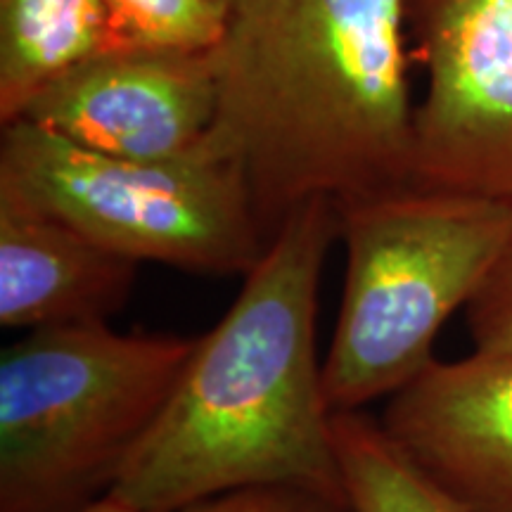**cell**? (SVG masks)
I'll use <instances>...</instances> for the list:
<instances>
[{"label":"cell","mask_w":512,"mask_h":512,"mask_svg":"<svg viewBox=\"0 0 512 512\" xmlns=\"http://www.w3.org/2000/svg\"><path fill=\"white\" fill-rule=\"evenodd\" d=\"M337 240L328 197L278 223L226 316L195 339L114 498L181 512L235 489L294 486L347 503L316 354L320 273Z\"/></svg>","instance_id":"6da1fadb"},{"label":"cell","mask_w":512,"mask_h":512,"mask_svg":"<svg viewBox=\"0 0 512 512\" xmlns=\"http://www.w3.org/2000/svg\"><path fill=\"white\" fill-rule=\"evenodd\" d=\"M406 0H235L207 155L235 164L271 238L313 197L411 185Z\"/></svg>","instance_id":"7a4b0ae2"},{"label":"cell","mask_w":512,"mask_h":512,"mask_svg":"<svg viewBox=\"0 0 512 512\" xmlns=\"http://www.w3.org/2000/svg\"><path fill=\"white\" fill-rule=\"evenodd\" d=\"M335 209L347 268L323 392L330 411H361L437 361L441 328L475 299L512 238V204L403 185Z\"/></svg>","instance_id":"3957f363"},{"label":"cell","mask_w":512,"mask_h":512,"mask_svg":"<svg viewBox=\"0 0 512 512\" xmlns=\"http://www.w3.org/2000/svg\"><path fill=\"white\" fill-rule=\"evenodd\" d=\"M195 339L107 323L31 330L0 354V512L110 496L174 394Z\"/></svg>","instance_id":"277c9868"},{"label":"cell","mask_w":512,"mask_h":512,"mask_svg":"<svg viewBox=\"0 0 512 512\" xmlns=\"http://www.w3.org/2000/svg\"><path fill=\"white\" fill-rule=\"evenodd\" d=\"M0 195L55 216L126 259L247 275L268 247L235 164L143 162L88 150L34 121L3 126Z\"/></svg>","instance_id":"5b68a950"},{"label":"cell","mask_w":512,"mask_h":512,"mask_svg":"<svg viewBox=\"0 0 512 512\" xmlns=\"http://www.w3.org/2000/svg\"><path fill=\"white\" fill-rule=\"evenodd\" d=\"M427 74L411 185L512 204V0H406Z\"/></svg>","instance_id":"8992f818"},{"label":"cell","mask_w":512,"mask_h":512,"mask_svg":"<svg viewBox=\"0 0 512 512\" xmlns=\"http://www.w3.org/2000/svg\"><path fill=\"white\" fill-rule=\"evenodd\" d=\"M216 105V50H107L50 83L22 119L105 155L171 162L207 155Z\"/></svg>","instance_id":"52a82bcc"},{"label":"cell","mask_w":512,"mask_h":512,"mask_svg":"<svg viewBox=\"0 0 512 512\" xmlns=\"http://www.w3.org/2000/svg\"><path fill=\"white\" fill-rule=\"evenodd\" d=\"M380 422L472 512H512V354L437 358Z\"/></svg>","instance_id":"ba28073f"},{"label":"cell","mask_w":512,"mask_h":512,"mask_svg":"<svg viewBox=\"0 0 512 512\" xmlns=\"http://www.w3.org/2000/svg\"><path fill=\"white\" fill-rule=\"evenodd\" d=\"M138 266L69 223L0 195L3 328L107 323L131 297Z\"/></svg>","instance_id":"9c48e42d"},{"label":"cell","mask_w":512,"mask_h":512,"mask_svg":"<svg viewBox=\"0 0 512 512\" xmlns=\"http://www.w3.org/2000/svg\"><path fill=\"white\" fill-rule=\"evenodd\" d=\"M105 0H0V121L22 119L50 83L105 53Z\"/></svg>","instance_id":"30bf717a"},{"label":"cell","mask_w":512,"mask_h":512,"mask_svg":"<svg viewBox=\"0 0 512 512\" xmlns=\"http://www.w3.org/2000/svg\"><path fill=\"white\" fill-rule=\"evenodd\" d=\"M332 444L351 512H472L361 411H332Z\"/></svg>","instance_id":"8fae6325"},{"label":"cell","mask_w":512,"mask_h":512,"mask_svg":"<svg viewBox=\"0 0 512 512\" xmlns=\"http://www.w3.org/2000/svg\"><path fill=\"white\" fill-rule=\"evenodd\" d=\"M233 8L235 0H105L107 50H216Z\"/></svg>","instance_id":"7c38bea8"},{"label":"cell","mask_w":512,"mask_h":512,"mask_svg":"<svg viewBox=\"0 0 512 512\" xmlns=\"http://www.w3.org/2000/svg\"><path fill=\"white\" fill-rule=\"evenodd\" d=\"M472 349L512 354V238L465 309Z\"/></svg>","instance_id":"4fadbf2b"},{"label":"cell","mask_w":512,"mask_h":512,"mask_svg":"<svg viewBox=\"0 0 512 512\" xmlns=\"http://www.w3.org/2000/svg\"><path fill=\"white\" fill-rule=\"evenodd\" d=\"M181 512H351L347 503L294 486H249L211 496Z\"/></svg>","instance_id":"5bb4252c"},{"label":"cell","mask_w":512,"mask_h":512,"mask_svg":"<svg viewBox=\"0 0 512 512\" xmlns=\"http://www.w3.org/2000/svg\"><path fill=\"white\" fill-rule=\"evenodd\" d=\"M79 512H140V510L131 508V505H126V503H121L119 498H114L110 494V496L100 498V501L86 505V508L79 510Z\"/></svg>","instance_id":"9a60e30c"}]
</instances>
